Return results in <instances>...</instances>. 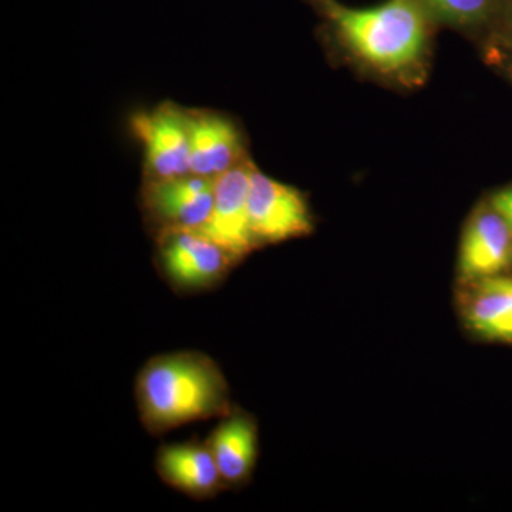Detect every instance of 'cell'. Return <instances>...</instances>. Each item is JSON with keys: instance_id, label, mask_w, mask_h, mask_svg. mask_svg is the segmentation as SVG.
<instances>
[{"instance_id": "30bf717a", "label": "cell", "mask_w": 512, "mask_h": 512, "mask_svg": "<svg viewBox=\"0 0 512 512\" xmlns=\"http://www.w3.org/2000/svg\"><path fill=\"white\" fill-rule=\"evenodd\" d=\"M512 259V228L494 208L470 222L461 242L458 271L464 282L494 278Z\"/></svg>"}, {"instance_id": "5bb4252c", "label": "cell", "mask_w": 512, "mask_h": 512, "mask_svg": "<svg viewBox=\"0 0 512 512\" xmlns=\"http://www.w3.org/2000/svg\"><path fill=\"white\" fill-rule=\"evenodd\" d=\"M491 207H493L512 228V187L495 194L493 201H491Z\"/></svg>"}, {"instance_id": "5b68a950", "label": "cell", "mask_w": 512, "mask_h": 512, "mask_svg": "<svg viewBox=\"0 0 512 512\" xmlns=\"http://www.w3.org/2000/svg\"><path fill=\"white\" fill-rule=\"evenodd\" d=\"M249 221L256 247L305 237L313 231L302 192L252 168L248 194Z\"/></svg>"}, {"instance_id": "7c38bea8", "label": "cell", "mask_w": 512, "mask_h": 512, "mask_svg": "<svg viewBox=\"0 0 512 512\" xmlns=\"http://www.w3.org/2000/svg\"><path fill=\"white\" fill-rule=\"evenodd\" d=\"M464 301L468 326L483 338L512 342V285L510 279H481Z\"/></svg>"}, {"instance_id": "9a60e30c", "label": "cell", "mask_w": 512, "mask_h": 512, "mask_svg": "<svg viewBox=\"0 0 512 512\" xmlns=\"http://www.w3.org/2000/svg\"><path fill=\"white\" fill-rule=\"evenodd\" d=\"M511 285H512V279H510Z\"/></svg>"}, {"instance_id": "6da1fadb", "label": "cell", "mask_w": 512, "mask_h": 512, "mask_svg": "<svg viewBox=\"0 0 512 512\" xmlns=\"http://www.w3.org/2000/svg\"><path fill=\"white\" fill-rule=\"evenodd\" d=\"M134 393L141 424L151 436L222 419L235 409L221 367L197 350L151 357L138 372Z\"/></svg>"}, {"instance_id": "ba28073f", "label": "cell", "mask_w": 512, "mask_h": 512, "mask_svg": "<svg viewBox=\"0 0 512 512\" xmlns=\"http://www.w3.org/2000/svg\"><path fill=\"white\" fill-rule=\"evenodd\" d=\"M190 174L215 178L244 163V138L234 121L210 110H187Z\"/></svg>"}, {"instance_id": "52a82bcc", "label": "cell", "mask_w": 512, "mask_h": 512, "mask_svg": "<svg viewBox=\"0 0 512 512\" xmlns=\"http://www.w3.org/2000/svg\"><path fill=\"white\" fill-rule=\"evenodd\" d=\"M252 165L247 161L214 180V204L201 232L239 261L256 247L249 221L248 194Z\"/></svg>"}, {"instance_id": "7a4b0ae2", "label": "cell", "mask_w": 512, "mask_h": 512, "mask_svg": "<svg viewBox=\"0 0 512 512\" xmlns=\"http://www.w3.org/2000/svg\"><path fill=\"white\" fill-rule=\"evenodd\" d=\"M330 18L357 56L383 72L416 62L426 45V23L410 0H389L370 9L332 5Z\"/></svg>"}, {"instance_id": "3957f363", "label": "cell", "mask_w": 512, "mask_h": 512, "mask_svg": "<svg viewBox=\"0 0 512 512\" xmlns=\"http://www.w3.org/2000/svg\"><path fill=\"white\" fill-rule=\"evenodd\" d=\"M154 238L158 272L174 292L184 295L214 291L241 262L194 229L161 232Z\"/></svg>"}, {"instance_id": "8fae6325", "label": "cell", "mask_w": 512, "mask_h": 512, "mask_svg": "<svg viewBox=\"0 0 512 512\" xmlns=\"http://www.w3.org/2000/svg\"><path fill=\"white\" fill-rule=\"evenodd\" d=\"M207 441L225 487L247 484L258 460V426L251 414L234 409L222 417Z\"/></svg>"}, {"instance_id": "4fadbf2b", "label": "cell", "mask_w": 512, "mask_h": 512, "mask_svg": "<svg viewBox=\"0 0 512 512\" xmlns=\"http://www.w3.org/2000/svg\"><path fill=\"white\" fill-rule=\"evenodd\" d=\"M437 12L457 22H473L483 18L493 0H427Z\"/></svg>"}, {"instance_id": "8992f818", "label": "cell", "mask_w": 512, "mask_h": 512, "mask_svg": "<svg viewBox=\"0 0 512 512\" xmlns=\"http://www.w3.org/2000/svg\"><path fill=\"white\" fill-rule=\"evenodd\" d=\"M214 204V180L185 174L148 181L141 188V210L154 237L161 232L201 231Z\"/></svg>"}, {"instance_id": "277c9868", "label": "cell", "mask_w": 512, "mask_h": 512, "mask_svg": "<svg viewBox=\"0 0 512 512\" xmlns=\"http://www.w3.org/2000/svg\"><path fill=\"white\" fill-rule=\"evenodd\" d=\"M130 124L143 150L144 183L190 174L187 109L158 104L133 114Z\"/></svg>"}, {"instance_id": "9c48e42d", "label": "cell", "mask_w": 512, "mask_h": 512, "mask_svg": "<svg viewBox=\"0 0 512 512\" xmlns=\"http://www.w3.org/2000/svg\"><path fill=\"white\" fill-rule=\"evenodd\" d=\"M154 464L164 484L194 500H208L227 490L207 441L164 444Z\"/></svg>"}]
</instances>
